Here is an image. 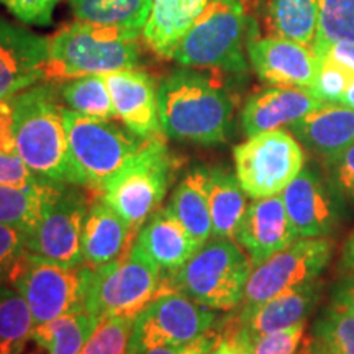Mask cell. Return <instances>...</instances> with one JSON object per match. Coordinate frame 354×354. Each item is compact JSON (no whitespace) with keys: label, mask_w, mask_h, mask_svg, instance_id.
<instances>
[{"label":"cell","mask_w":354,"mask_h":354,"mask_svg":"<svg viewBox=\"0 0 354 354\" xmlns=\"http://www.w3.org/2000/svg\"><path fill=\"white\" fill-rule=\"evenodd\" d=\"M318 299V287L315 282L299 287V289L286 292L254 308H241L234 318L236 325L246 335L256 336L272 331L289 328L307 320L308 312Z\"/></svg>","instance_id":"24"},{"label":"cell","mask_w":354,"mask_h":354,"mask_svg":"<svg viewBox=\"0 0 354 354\" xmlns=\"http://www.w3.org/2000/svg\"><path fill=\"white\" fill-rule=\"evenodd\" d=\"M333 253L326 238H300L256 266L248 279L241 308H254L274 297L315 282Z\"/></svg>","instance_id":"11"},{"label":"cell","mask_w":354,"mask_h":354,"mask_svg":"<svg viewBox=\"0 0 354 354\" xmlns=\"http://www.w3.org/2000/svg\"><path fill=\"white\" fill-rule=\"evenodd\" d=\"M205 189L209 196L214 236L234 238L246 214V194L236 174L220 166H207Z\"/></svg>","instance_id":"27"},{"label":"cell","mask_w":354,"mask_h":354,"mask_svg":"<svg viewBox=\"0 0 354 354\" xmlns=\"http://www.w3.org/2000/svg\"><path fill=\"white\" fill-rule=\"evenodd\" d=\"M99 322L100 317L86 310L73 312L35 326L32 339L50 354H79Z\"/></svg>","instance_id":"30"},{"label":"cell","mask_w":354,"mask_h":354,"mask_svg":"<svg viewBox=\"0 0 354 354\" xmlns=\"http://www.w3.org/2000/svg\"><path fill=\"white\" fill-rule=\"evenodd\" d=\"M136 318L105 315L79 354H128Z\"/></svg>","instance_id":"33"},{"label":"cell","mask_w":354,"mask_h":354,"mask_svg":"<svg viewBox=\"0 0 354 354\" xmlns=\"http://www.w3.org/2000/svg\"><path fill=\"white\" fill-rule=\"evenodd\" d=\"M176 172L177 161L167 148L166 136H154L110 177L99 198L140 233L145 221L161 207Z\"/></svg>","instance_id":"5"},{"label":"cell","mask_w":354,"mask_h":354,"mask_svg":"<svg viewBox=\"0 0 354 354\" xmlns=\"http://www.w3.org/2000/svg\"><path fill=\"white\" fill-rule=\"evenodd\" d=\"M339 104L343 105H348V107H353L354 109V79L351 82H349V86L346 87V91H344V95Z\"/></svg>","instance_id":"48"},{"label":"cell","mask_w":354,"mask_h":354,"mask_svg":"<svg viewBox=\"0 0 354 354\" xmlns=\"http://www.w3.org/2000/svg\"><path fill=\"white\" fill-rule=\"evenodd\" d=\"M33 330L32 312L20 292L13 286H0V354H20Z\"/></svg>","instance_id":"31"},{"label":"cell","mask_w":354,"mask_h":354,"mask_svg":"<svg viewBox=\"0 0 354 354\" xmlns=\"http://www.w3.org/2000/svg\"><path fill=\"white\" fill-rule=\"evenodd\" d=\"M225 325L228 326V328H232L234 333H236V336L238 338H240V342H241V353L240 354H251L250 353V348H248V344H246V336H245V333H243V331L240 330V326L236 325V322H234V318H232V320H228L227 323H225Z\"/></svg>","instance_id":"47"},{"label":"cell","mask_w":354,"mask_h":354,"mask_svg":"<svg viewBox=\"0 0 354 354\" xmlns=\"http://www.w3.org/2000/svg\"><path fill=\"white\" fill-rule=\"evenodd\" d=\"M48 38L0 19V100L12 99L46 79Z\"/></svg>","instance_id":"15"},{"label":"cell","mask_w":354,"mask_h":354,"mask_svg":"<svg viewBox=\"0 0 354 354\" xmlns=\"http://www.w3.org/2000/svg\"><path fill=\"white\" fill-rule=\"evenodd\" d=\"M57 91L66 105L74 112L102 120L117 118L104 76L94 74V76L69 79Z\"/></svg>","instance_id":"32"},{"label":"cell","mask_w":354,"mask_h":354,"mask_svg":"<svg viewBox=\"0 0 354 354\" xmlns=\"http://www.w3.org/2000/svg\"><path fill=\"white\" fill-rule=\"evenodd\" d=\"M3 7L21 24L50 25L59 0H0Z\"/></svg>","instance_id":"39"},{"label":"cell","mask_w":354,"mask_h":354,"mask_svg":"<svg viewBox=\"0 0 354 354\" xmlns=\"http://www.w3.org/2000/svg\"><path fill=\"white\" fill-rule=\"evenodd\" d=\"M77 21L117 28L140 38L151 0H68Z\"/></svg>","instance_id":"28"},{"label":"cell","mask_w":354,"mask_h":354,"mask_svg":"<svg viewBox=\"0 0 354 354\" xmlns=\"http://www.w3.org/2000/svg\"><path fill=\"white\" fill-rule=\"evenodd\" d=\"M246 53L254 73L269 86L308 88L315 82L320 61L313 48L281 37H248Z\"/></svg>","instance_id":"14"},{"label":"cell","mask_w":354,"mask_h":354,"mask_svg":"<svg viewBox=\"0 0 354 354\" xmlns=\"http://www.w3.org/2000/svg\"><path fill=\"white\" fill-rule=\"evenodd\" d=\"M48 81L105 76L115 71L135 69L140 61L138 38L117 28L84 21L64 26L48 38Z\"/></svg>","instance_id":"4"},{"label":"cell","mask_w":354,"mask_h":354,"mask_svg":"<svg viewBox=\"0 0 354 354\" xmlns=\"http://www.w3.org/2000/svg\"><path fill=\"white\" fill-rule=\"evenodd\" d=\"M215 326L212 308L177 292H162L136 317L128 354L192 343Z\"/></svg>","instance_id":"12"},{"label":"cell","mask_w":354,"mask_h":354,"mask_svg":"<svg viewBox=\"0 0 354 354\" xmlns=\"http://www.w3.org/2000/svg\"><path fill=\"white\" fill-rule=\"evenodd\" d=\"M88 205L77 185L64 184L46 205L37 227L25 234L26 251L68 268L86 266L81 238Z\"/></svg>","instance_id":"13"},{"label":"cell","mask_w":354,"mask_h":354,"mask_svg":"<svg viewBox=\"0 0 354 354\" xmlns=\"http://www.w3.org/2000/svg\"><path fill=\"white\" fill-rule=\"evenodd\" d=\"M26 253L25 233L0 223V286H12Z\"/></svg>","instance_id":"37"},{"label":"cell","mask_w":354,"mask_h":354,"mask_svg":"<svg viewBox=\"0 0 354 354\" xmlns=\"http://www.w3.org/2000/svg\"><path fill=\"white\" fill-rule=\"evenodd\" d=\"M292 135L310 151L330 159L354 143V109L325 104L289 127Z\"/></svg>","instance_id":"21"},{"label":"cell","mask_w":354,"mask_h":354,"mask_svg":"<svg viewBox=\"0 0 354 354\" xmlns=\"http://www.w3.org/2000/svg\"><path fill=\"white\" fill-rule=\"evenodd\" d=\"M248 19L240 0H210L172 56L184 68L246 73Z\"/></svg>","instance_id":"7"},{"label":"cell","mask_w":354,"mask_h":354,"mask_svg":"<svg viewBox=\"0 0 354 354\" xmlns=\"http://www.w3.org/2000/svg\"><path fill=\"white\" fill-rule=\"evenodd\" d=\"M313 51L322 59L330 61L339 68L346 71L354 77V43L339 41V43H323L315 44Z\"/></svg>","instance_id":"42"},{"label":"cell","mask_w":354,"mask_h":354,"mask_svg":"<svg viewBox=\"0 0 354 354\" xmlns=\"http://www.w3.org/2000/svg\"><path fill=\"white\" fill-rule=\"evenodd\" d=\"M281 196L299 238H326L338 223V203L317 172L304 167Z\"/></svg>","instance_id":"17"},{"label":"cell","mask_w":354,"mask_h":354,"mask_svg":"<svg viewBox=\"0 0 354 354\" xmlns=\"http://www.w3.org/2000/svg\"><path fill=\"white\" fill-rule=\"evenodd\" d=\"M136 241L162 272L179 269L201 248L167 209L156 210L145 221Z\"/></svg>","instance_id":"23"},{"label":"cell","mask_w":354,"mask_h":354,"mask_svg":"<svg viewBox=\"0 0 354 354\" xmlns=\"http://www.w3.org/2000/svg\"><path fill=\"white\" fill-rule=\"evenodd\" d=\"M115 115L127 130L141 140L165 135L159 120V86L154 77L138 69L105 74Z\"/></svg>","instance_id":"16"},{"label":"cell","mask_w":354,"mask_h":354,"mask_svg":"<svg viewBox=\"0 0 354 354\" xmlns=\"http://www.w3.org/2000/svg\"><path fill=\"white\" fill-rule=\"evenodd\" d=\"M315 338L320 339L326 354H354V317L330 308L317 323Z\"/></svg>","instance_id":"35"},{"label":"cell","mask_w":354,"mask_h":354,"mask_svg":"<svg viewBox=\"0 0 354 354\" xmlns=\"http://www.w3.org/2000/svg\"><path fill=\"white\" fill-rule=\"evenodd\" d=\"M48 180L39 179L35 172L25 165L17 151L0 148V185L13 187H28V185L44 184Z\"/></svg>","instance_id":"40"},{"label":"cell","mask_w":354,"mask_h":354,"mask_svg":"<svg viewBox=\"0 0 354 354\" xmlns=\"http://www.w3.org/2000/svg\"><path fill=\"white\" fill-rule=\"evenodd\" d=\"M88 269V266L68 268L26 253L12 286L25 299L35 326L82 312Z\"/></svg>","instance_id":"10"},{"label":"cell","mask_w":354,"mask_h":354,"mask_svg":"<svg viewBox=\"0 0 354 354\" xmlns=\"http://www.w3.org/2000/svg\"><path fill=\"white\" fill-rule=\"evenodd\" d=\"M318 61H320V68H318L315 82L308 88V92L325 104H339L344 91L354 77L330 61L322 59V57H318Z\"/></svg>","instance_id":"38"},{"label":"cell","mask_w":354,"mask_h":354,"mask_svg":"<svg viewBox=\"0 0 354 354\" xmlns=\"http://www.w3.org/2000/svg\"><path fill=\"white\" fill-rule=\"evenodd\" d=\"M331 308L342 310V312H346L354 317V276L343 281L335 290Z\"/></svg>","instance_id":"44"},{"label":"cell","mask_w":354,"mask_h":354,"mask_svg":"<svg viewBox=\"0 0 354 354\" xmlns=\"http://www.w3.org/2000/svg\"><path fill=\"white\" fill-rule=\"evenodd\" d=\"M210 0H151L143 41L154 55L172 59L190 26L196 24Z\"/></svg>","instance_id":"22"},{"label":"cell","mask_w":354,"mask_h":354,"mask_svg":"<svg viewBox=\"0 0 354 354\" xmlns=\"http://www.w3.org/2000/svg\"><path fill=\"white\" fill-rule=\"evenodd\" d=\"M305 330L307 320L272 333L250 336L241 331L246 336V344L251 354H297L305 339Z\"/></svg>","instance_id":"36"},{"label":"cell","mask_w":354,"mask_h":354,"mask_svg":"<svg viewBox=\"0 0 354 354\" xmlns=\"http://www.w3.org/2000/svg\"><path fill=\"white\" fill-rule=\"evenodd\" d=\"M326 161L338 189L346 196L354 197V143Z\"/></svg>","instance_id":"41"},{"label":"cell","mask_w":354,"mask_h":354,"mask_svg":"<svg viewBox=\"0 0 354 354\" xmlns=\"http://www.w3.org/2000/svg\"><path fill=\"white\" fill-rule=\"evenodd\" d=\"M207 166L194 167L177 184L172 194L167 212L187 230L198 245H203L214 236L209 196L205 189Z\"/></svg>","instance_id":"26"},{"label":"cell","mask_w":354,"mask_h":354,"mask_svg":"<svg viewBox=\"0 0 354 354\" xmlns=\"http://www.w3.org/2000/svg\"><path fill=\"white\" fill-rule=\"evenodd\" d=\"M325 105L307 88L271 86L251 95L241 110V127L246 136L279 130L302 120Z\"/></svg>","instance_id":"19"},{"label":"cell","mask_w":354,"mask_h":354,"mask_svg":"<svg viewBox=\"0 0 354 354\" xmlns=\"http://www.w3.org/2000/svg\"><path fill=\"white\" fill-rule=\"evenodd\" d=\"M59 91L41 84L13 95L12 130L15 149L39 179L84 187V179L69 151Z\"/></svg>","instance_id":"1"},{"label":"cell","mask_w":354,"mask_h":354,"mask_svg":"<svg viewBox=\"0 0 354 354\" xmlns=\"http://www.w3.org/2000/svg\"><path fill=\"white\" fill-rule=\"evenodd\" d=\"M320 20L315 44L354 43V0H318Z\"/></svg>","instance_id":"34"},{"label":"cell","mask_w":354,"mask_h":354,"mask_svg":"<svg viewBox=\"0 0 354 354\" xmlns=\"http://www.w3.org/2000/svg\"><path fill=\"white\" fill-rule=\"evenodd\" d=\"M342 264L346 271H354V233L348 238L346 245L343 248Z\"/></svg>","instance_id":"46"},{"label":"cell","mask_w":354,"mask_h":354,"mask_svg":"<svg viewBox=\"0 0 354 354\" xmlns=\"http://www.w3.org/2000/svg\"><path fill=\"white\" fill-rule=\"evenodd\" d=\"M234 238L254 268L299 240L281 194L256 198L246 209Z\"/></svg>","instance_id":"18"},{"label":"cell","mask_w":354,"mask_h":354,"mask_svg":"<svg viewBox=\"0 0 354 354\" xmlns=\"http://www.w3.org/2000/svg\"><path fill=\"white\" fill-rule=\"evenodd\" d=\"M220 339L218 328H212L205 335L197 338L196 342L187 344H179V346H158L143 349L136 354H209Z\"/></svg>","instance_id":"43"},{"label":"cell","mask_w":354,"mask_h":354,"mask_svg":"<svg viewBox=\"0 0 354 354\" xmlns=\"http://www.w3.org/2000/svg\"><path fill=\"white\" fill-rule=\"evenodd\" d=\"M69 151L84 179V187L100 196L115 172L138 154L145 141L110 120L63 110Z\"/></svg>","instance_id":"8"},{"label":"cell","mask_w":354,"mask_h":354,"mask_svg":"<svg viewBox=\"0 0 354 354\" xmlns=\"http://www.w3.org/2000/svg\"><path fill=\"white\" fill-rule=\"evenodd\" d=\"M63 185L56 183L28 187L0 185V223L28 234L37 227L46 205Z\"/></svg>","instance_id":"29"},{"label":"cell","mask_w":354,"mask_h":354,"mask_svg":"<svg viewBox=\"0 0 354 354\" xmlns=\"http://www.w3.org/2000/svg\"><path fill=\"white\" fill-rule=\"evenodd\" d=\"M161 268L145 253L138 241L120 258L88 269L84 310L97 317L136 318L159 295Z\"/></svg>","instance_id":"6"},{"label":"cell","mask_w":354,"mask_h":354,"mask_svg":"<svg viewBox=\"0 0 354 354\" xmlns=\"http://www.w3.org/2000/svg\"><path fill=\"white\" fill-rule=\"evenodd\" d=\"M258 13L268 35L313 48L320 20L318 0H258Z\"/></svg>","instance_id":"25"},{"label":"cell","mask_w":354,"mask_h":354,"mask_svg":"<svg viewBox=\"0 0 354 354\" xmlns=\"http://www.w3.org/2000/svg\"><path fill=\"white\" fill-rule=\"evenodd\" d=\"M233 158L238 183L254 201L282 194L307 161L302 143L282 128L248 136L233 149Z\"/></svg>","instance_id":"9"},{"label":"cell","mask_w":354,"mask_h":354,"mask_svg":"<svg viewBox=\"0 0 354 354\" xmlns=\"http://www.w3.org/2000/svg\"><path fill=\"white\" fill-rule=\"evenodd\" d=\"M251 272L253 264L240 245L232 238L214 236L179 269L162 272L159 294L177 292L212 310L228 312L241 305Z\"/></svg>","instance_id":"3"},{"label":"cell","mask_w":354,"mask_h":354,"mask_svg":"<svg viewBox=\"0 0 354 354\" xmlns=\"http://www.w3.org/2000/svg\"><path fill=\"white\" fill-rule=\"evenodd\" d=\"M138 233L113 212L105 202L97 197V202L88 205L82 227V256L88 268H100L120 258L133 246Z\"/></svg>","instance_id":"20"},{"label":"cell","mask_w":354,"mask_h":354,"mask_svg":"<svg viewBox=\"0 0 354 354\" xmlns=\"http://www.w3.org/2000/svg\"><path fill=\"white\" fill-rule=\"evenodd\" d=\"M158 97L159 120L167 138L201 145L227 141L233 100L209 76L183 66L162 79Z\"/></svg>","instance_id":"2"},{"label":"cell","mask_w":354,"mask_h":354,"mask_svg":"<svg viewBox=\"0 0 354 354\" xmlns=\"http://www.w3.org/2000/svg\"><path fill=\"white\" fill-rule=\"evenodd\" d=\"M297 354H326V351L320 339L315 338V336H305L302 348Z\"/></svg>","instance_id":"45"}]
</instances>
